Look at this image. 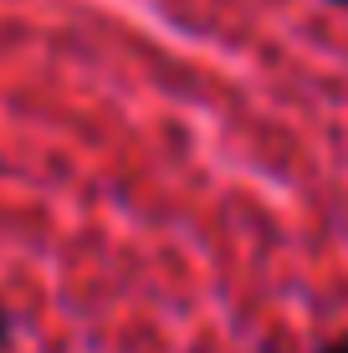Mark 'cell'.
I'll return each mask as SVG.
<instances>
[{
  "label": "cell",
  "instance_id": "cell-1",
  "mask_svg": "<svg viewBox=\"0 0 348 353\" xmlns=\"http://www.w3.org/2000/svg\"><path fill=\"white\" fill-rule=\"evenodd\" d=\"M10 333H16V323H10V307H6V302H0V348L10 343Z\"/></svg>",
  "mask_w": 348,
  "mask_h": 353
},
{
  "label": "cell",
  "instance_id": "cell-2",
  "mask_svg": "<svg viewBox=\"0 0 348 353\" xmlns=\"http://www.w3.org/2000/svg\"><path fill=\"white\" fill-rule=\"evenodd\" d=\"M318 353H348V333H333L328 343H318Z\"/></svg>",
  "mask_w": 348,
  "mask_h": 353
},
{
  "label": "cell",
  "instance_id": "cell-3",
  "mask_svg": "<svg viewBox=\"0 0 348 353\" xmlns=\"http://www.w3.org/2000/svg\"><path fill=\"white\" fill-rule=\"evenodd\" d=\"M333 6H348V0H333Z\"/></svg>",
  "mask_w": 348,
  "mask_h": 353
}]
</instances>
